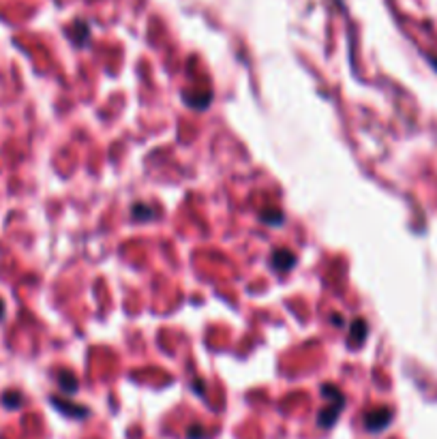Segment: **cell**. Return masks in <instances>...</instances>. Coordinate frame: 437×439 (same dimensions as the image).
<instances>
[{"label":"cell","mask_w":437,"mask_h":439,"mask_svg":"<svg viewBox=\"0 0 437 439\" xmlns=\"http://www.w3.org/2000/svg\"><path fill=\"white\" fill-rule=\"evenodd\" d=\"M321 394H323L328 401H331V405L319 411L317 422H319V426H323V428H331V426H335L339 413H341L343 407H345V396H343V392H341L337 386H333V384H323V386H321Z\"/></svg>","instance_id":"1"},{"label":"cell","mask_w":437,"mask_h":439,"mask_svg":"<svg viewBox=\"0 0 437 439\" xmlns=\"http://www.w3.org/2000/svg\"><path fill=\"white\" fill-rule=\"evenodd\" d=\"M390 420H392V411L388 407H377L365 416V426L371 433H380L390 424Z\"/></svg>","instance_id":"2"},{"label":"cell","mask_w":437,"mask_h":439,"mask_svg":"<svg viewBox=\"0 0 437 439\" xmlns=\"http://www.w3.org/2000/svg\"><path fill=\"white\" fill-rule=\"evenodd\" d=\"M50 401H52V405H54L58 411H62L65 416H71V418H86V416L90 413L86 407H82V405H73V403H69V401H60L58 396H52Z\"/></svg>","instance_id":"3"},{"label":"cell","mask_w":437,"mask_h":439,"mask_svg":"<svg viewBox=\"0 0 437 439\" xmlns=\"http://www.w3.org/2000/svg\"><path fill=\"white\" fill-rule=\"evenodd\" d=\"M272 266H275V270H279V272L292 270V268L296 266V255H294L292 251L279 249V251L272 255Z\"/></svg>","instance_id":"4"},{"label":"cell","mask_w":437,"mask_h":439,"mask_svg":"<svg viewBox=\"0 0 437 439\" xmlns=\"http://www.w3.org/2000/svg\"><path fill=\"white\" fill-rule=\"evenodd\" d=\"M367 333H369V328L365 323V319H354L352 323V335H350V345H363L365 339H367Z\"/></svg>","instance_id":"5"},{"label":"cell","mask_w":437,"mask_h":439,"mask_svg":"<svg viewBox=\"0 0 437 439\" xmlns=\"http://www.w3.org/2000/svg\"><path fill=\"white\" fill-rule=\"evenodd\" d=\"M262 221L270 223V226H281L283 223V212L279 208H270V210H262Z\"/></svg>","instance_id":"6"},{"label":"cell","mask_w":437,"mask_h":439,"mask_svg":"<svg viewBox=\"0 0 437 439\" xmlns=\"http://www.w3.org/2000/svg\"><path fill=\"white\" fill-rule=\"evenodd\" d=\"M58 384H60V388H62L65 392H69V394H73V392L77 390V379H75L69 371H62V373L58 375Z\"/></svg>","instance_id":"7"},{"label":"cell","mask_w":437,"mask_h":439,"mask_svg":"<svg viewBox=\"0 0 437 439\" xmlns=\"http://www.w3.org/2000/svg\"><path fill=\"white\" fill-rule=\"evenodd\" d=\"M3 403H5L9 409H18V407L22 405V394H20V392H7V394L3 396Z\"/></svg>","instance_id":"8"},{"label":"cell","mask_w":437,"mask_h":439,"mask_svg":"<svg viewBox=\"0 0 437 439\" xmlns=\"http://www.w3.org/2000/svg\"><path fill=\"white\" fill-rule=\"evenodd\" d=\"M153 212H150V208H146V206H135L133 208V218H140V221H144V218H148Z\"/></svg>","instance_id":"9"},{"label":"cell","mask_w":437,"mask_h":439,"mask_svg":"<svg viewBox=\"0 0 437 439\" xmlns=\"http://www.w3.org/2000/svg\"><path fill=\"white\" fill-rule=\"evenodd\" d=\"M0 317H3V304H0Z\"/></svg>","instance_id":"10"}]
</instances>
